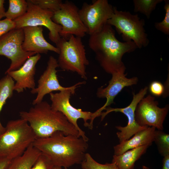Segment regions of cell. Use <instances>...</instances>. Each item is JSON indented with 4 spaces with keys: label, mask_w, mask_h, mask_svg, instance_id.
Returning <instances> with one entry per match:
<instances>
[{
    "label": "cell",
    "mask_w": 169,
    "mask_h": 169,
    "mask_svg": "<svg viewBox=\"0 0 169 169\" xmlns=\"http://www.w3.org/2000/svg\"><path fill=\"white\" fill-rule=\"evenodd\" d=\"M33 144L54 166L64 168L81 164L88 148L87 141L82 137L66 135L60 131L46 137L37 138Z\"/></svg>",
    "instance_id": "6da1fadb"
},
{
    "label": "cell",
    "mask_w": 169,
    "mask_h": 169,
    "mask_svg": "<svg viewBox=\"0 0 169 169\" xmlns=\"http://www.w3.org/2000/svg\"><path fill=\"white\" fill-rule=\"evenodd\" d=\"M88 44L101 66L111 74L125 72L126 68L122 60L123 56L137 48L132 41L123 42L118 40L115 30L107 23L98 32L90 35Z\"/></svg>",
    "instance_id": "7a4b0ae2"
},
{
    "label": "cell",
    "mask_w": 169,
    "mask_h": 169,
    "mask_svg": "<svg viewBox=\"0 0 169 169\" xmlns=\"http://www.w3.org/2000/svg\"><path fill=\"white\" fill-rule=\"evenodd\" d=\"M19 113L21 118L28 122L36 139L49 136L57 131L80 137L78 130L66 117L61 112L53 110L46 101L34 105L28 111Z\"/></svg>",
    "instance_id": "3957f363"
},
{
    "label": "cell",
    "mask_w": 169,
    "mask_h": 169,
    "mask_svg": "<svg viewBox=\"0 0 169 169\" xmlns=\"http://www.w3.org/2000/svg\"><path fill=\"white\" fill-rule=\"evenodd\" d=\"M5 128L0 135V156L11 160L18 157L36 139L28 122L21 118L9 121Z\"/></svg>",
    "instance_id": "277c9868"
},
{
    "label": "cell",
    "mask_w": 169,
    "mask_h": 169,
    "mask_svg": "<svg viewBox=\"0 0 169 169\" xmlns=\"http://www.w3.org/2000/svg\"><path fill=\"white\" fill-rule=\"evenodd\" d=\"M55 44L59 50V67L64 70L76 72L86 79V68L89 61L82 38L73 35L68 39L61 38Z\"/></svg>",
    "instance_id": "5b68a950"
},
{
    "label": "cell",
    "mask_w": 169,
    "mask_h": 169,
    "mask_svg": "<svg viewBox=\"0 0 169 169\" xmlns=\"http://www.w3.org/2000/svg\"><path fill=\"white\" fill-rule=\"evenodd\" d=\"M107 23L114 26L124 42L132 41L140 49L148 46L149 41L144 28L145 21L137 14L119 11L114 7V12Z\"/></svg>",
    "instance_id": "8992f818"
},
{
    "label": "cell",
    "mask_w": 169,
    "mask_h": 169,
    "mask_svg": "<svg viewBox=\"0 0 169 169\" xmlns=\"http://www.w3.org/2000/svg\"><path fill=\"white\" fill-rule=\"evenodd\" d=\"M24 39L22 28L14 29L0 38V55L7 57L11 61L5 74L18 69L28 58L36 54L25 51L23 49L22 45Z\"/></svg>",
    "instance_id": "52a82bcc"
},
{
    "label": "cell",
    "mask_w": 169,
    "mask_h": 169,
    "mask_svg": "<svg viewBox=\"0 0 169 169\" xmlns=\"http://www.w3.org/2000/svg\"><path fill=\"white\" fill-rule=\"evenodd\" d=\"M27 1L28 3L27 12L22 16L13 20L15 24V28L28 26L45 27L49 31V39L56 44L61 38L59 33L62 27L52 20L54 12L42 9L32 3L29 0Z\"/></svg>",
    "instance_id": "ba28073f"
},
{
    "label": "cell",
    "mask_w": 169,
    "mask_h": 169,
    "mask_svg": "<svg viewBox=\"0 0 169 169\" xmlns=\"http://www.w3.org/2000/svg\"><path fill=\"white\" fill-rule=\"evenodd\" d=\"M79 9L72 2L63 3L59 10L54 12L53 21L62 27L59 34L60 37L68 39L72 35L82 38L87 30L79 13Z\"/></svg>",
    "instance_id": "9c48e42d"
},
{
    "label": "cell",
    "mask_w": 169,
    "mask_h": 169,
    "mask_svg": "<svg viewBox=\"0 0 169 169\" xmlns=\"http://www.w3.org/2000/svg\"><path fill=\"white\" fill-rule=\"evenodd\" d=\"M75 90H68L60 91L58 93H51L49 94L50 105L52 109L55 111L62 113L77 129L79 136L85 141L89 140L85 132L79 126L77 120L82 119L84 121V125L89 127V123L88 121L91 120L93 113L90 111H83L80 109H76L70 103V99L71 95H74Z\"/></svg>",
    "instance_id": "30bf717a"
},
{
    "label": "cell",
    "mask_w": 169,
    "mask_h": 169,
    "mask_svg": "<svg viewBox=\"0 0 169 169\" xmlns=\"http://www.w3.org/2000/svg\"><path fill=\"white\" fill-rule=\"evenodd\" d=\"M114 7L107 0H96L91 4L84 3L79 10L81 19L90 35L99 31L112 16Z\"/></svg>",
    "instance_id": "8fae6325"
},
{
    "label": "cell",
    "mask_w": 169,
    "mask_h": 169,
    "mask_svg": "<svg viewBox=\"0 0 169 169\" xmlns=\"http://www.w3.org/2000/svg\"><path fill=\"white\" fill-rule=\"evenodd\" d=\"M158 103L151 95L143 98L137 104L135 111L137 123L143 127H153L163 131V123L169 109L168 105L163 108L158 106Z\"/></svg>",
    "instance_id": "7c38bea8"
},
{
    "label": "cell",
    "mask_w": 169,
    "mask_h": 169,
    "mask_svg": "<svg viewBox=\"0 0 169 169\" xmlns=\"http://www.w3.org/2000/svg\"><path fill=\"white\" fill-rule=\"evenodd\" d=\"M59 67L57 60L54 57L50 56L47 62L46 68L38 79L36 88L31 90L32 94H37L36 98L32 102L33 105L38 104L43 101L44 96L54 91H62L71 90H75L80 85L84 84L85 81L79 82L68 87L62 86L58 80L56 69Z\"/></svg>",
    "instance_id": "4fadbf2b"
},
{
    "label": "cell",
    "mask_w": 169,
    "mask_h": 169,
    "mask_svg": "<svg viewBox=\"0 0 169 169\" xmlns=\"http://www.w3.org/2000/svg\"><path fill=\"white\" fill-rule=\"evenodd\" d=\"M147 87L141 89L139 92L133 94V99L130 104L127 106L123 108H112L106 107L105 112L101 114V120L109 113L112 112H120L125 115L128 119L126 126L122 127L116 126V128L119 131L116 133L120 143L128 140L137 132L146 128L148 127L140 125L136 122L135 118V111L136 106L139 101L146 94Z\"/></svg>",
    "instance_id": "5bb4252c"
},
{
    "label": "cell",
    "mask_w": 169,
    "mask_h": 169,
    "mask_svg": "<svg viewBox=\"0 0 169 169\" xmlns=\"http://www.w3.org/2000/svg\"><path fill=\"white\" fill-rule=\"evenodd\" d=\"M125 72L121 71L113 74L108 86L104 88L101 87L98 89L96 93L97 97L99 98H105L106 101L102 107L93 113L94 118L100 115L103 110L114 103L115 97L124 87L137 83L138 79L137 77L127 78Z\"/></svg>",
    "instance_id": "9a60e30c"
},
{
    "label": "cell",
    "mask_w": 169,
    "mask_h": 169,
    "mask_svg": "<svg viewBox=\"0 0 169 169\" xmlns=\"http://www.w3.org/2000/svg\"><path fill=\"white\" fill-rule=\"evenodd\" d=\"M41 57V55L38 54L31 56L19 69L6 74L8 75L16 81L14 90L20 93L27 89L32 90L35 88L36 65Z\"/></svg>",
    "instance_id": "2e32d148"
},
{
    "label": "cell",
    "mask_w": 169,
    "mask_h": 169,
    "mask_svg": "<svg viewBox=\"0 0 169 169\" xmlns=\"http://www.w3.org/2000/svg\"><path fill=\"white\" fill-rule=\"evenodd\" d=\"M22 28L24 34L22 46L25 51L36 54H47L49 51H52L59 54L58 49L48 43L44 38L42 26H28Z\"/></svg>",
    "instance_id": "e0dca14e"
},
{
    "label": "cell",
    "mask_w": 169,
    "mask_h": 169,
    "mask_svg": "<svg viewBox=\"0 0 169 169\" xmlns=\"http://www.w3.org/2000/svg\"><path fill=\"white\" fill-rule=\"evenodd\" d=\"M156 128L148 127L139 131L132 138L125 141L114 147V155H118L126 151L143 146H151L154 141Z\"/></svg>",
    "instance_id": "ac0fdd59"
},
{
    "label": "cell",
    "mask_w": 169,
    "mask_h": 169,
    "mask_svg": "<svg viewBox=\"0 0 169 169\" xmlns=\"http://www.w3.org/2000/svg\"><path fill=\"white\" fill-rule=\"evenodd\" d=\"M150 146H143L128 150L122 154L113 156L112 162L118 169H133L136 162L146 151Z\"/></svg>",
    "instance_id": "d6986e66"
},
{
    "label": "cell",
    "mask_w": 169,
    "mask_h": 169,
    "mask_svg": "<svg viewBox=\"0 0 169 169\" xmlns=\"http://www.w3.org/2000/svg\"><path fill=\"white\" fill-rule=\"evenodd\" d=\"M41 153L32 144L22 155L12 159L5 169H31Z\"/></svg>",
    "instance_id": "ffe728a7"
},
{
    "label": "cell",
    "mask_w": 169,
    "mask_h": 169,
    "mask_svg": "<svg viewBox=\"0 0 169 169\" xmlns=\"http://www.w3.org/2000/svg\"><path fill=\"white\" fill-rule=\"evenodd\" d=\"M14 84L13 79L8 74L0 79V113L7 100L13 96ZM5 130L0 121V135Z\"/></svg>",
    "instance_id": "44dd1931"
},
{
    "label": "cell",
    "mask_w": 169,
    "mask_h": 169,
    "mask_svg": "<svg viewBox=\"0 0 169 169\" xmlns=\"http://www.w3.org/2000/svg\"><path fill=\"white\" fill-rule=\"evenodd\" d=\"M9 7L6 12V18L13 21L19 18L27 12L28 3L25 0H9Z\"/></svg>",
    "instance_id": "7402d4cb"
},
{
    "label": "cell",
    "mask_w": 169,
    "mask_h": 169,
    "mask_svg": "<svg viewBox=\"0 0 169 169\" xmlns=\"http://www.w3.org/2000/svg\"><path fill=\"white\" fill-rule=\"evenodd\" d=\"M163 0H134L135 12L140 13L144 15L147 19L150 17L152 12L157 5Z\"/></svg>",
    "instance_id": "603a6c76"
},
{
    "label": "cell",
    "mask_w": 169,
    "mask_h": 169,
    "mask_svg": "<svg viewBox=\"0 0 169 169\" xmlns=\"http://www.w3.org/2000/svg\"><path fill=\"white\" fill-rule=\"evenodd\" d=\"M159 153L164 156L169 154V135L163 131L156 130L154 141Z\"/></svg>",
    "instance_id": "cb8c5ba5"
},
{
    "label": "cell",
    "mask_w": 169,
    "mask_h": 169,
    "mask_svg": "<svg viewBox=\"0 0 169 169\" xmlns=\"http://www.w3.org/2000/svg\"><path fill=\"white\" fill-rule=\"evenodd\" d=\"M81 164L83 169H118L116 164L113 162L105 164L98 162L88 153H86L85 159Z\"/></svg>",
    "instance_id": "d4e9b609"
},
{
    "label": "cell",
    "mask_w": 169,
    "mask_h": 169,
    "mask_svg": "<svg viewBox=\"0 0 169 169\" xmlns=\"http://www.w3.org/2000/svg\"><path fill=\"white\" fill-rule=\"evenodd\" d=\"M34 4L45 10L54 12L60 9L63 2L61 0H29Z\"/></svg>",
    "instance_id": "484cf974"
},
{
    "label": "cell",
    "mask_w": 169,
    "mask_h": 169,
    "mask_svg": "<svg viewBox=\"0 0 169 169\" xmlns=\"http://www.w3.org/2000/svg\"><path fill=\"white\" fill-rule=\"evenodd\" d=\"M165 4L164 8L165 11L164 18L160 22L155 23L156 29L167 35L169 34V1L164 0Z\"/></svg>",
    "instance_id": "4316f807"
},
{
    "label": "cell",
    "mask_w": 169,
    "mask_h": 169,
    "mask_svg": "<svg viewBox=\"0 0 169 169\" xmlns=\"http://www.w3.org/2000/svg\"><path fill=\"white\" fill-rule=\"evenodd\" d=\"M54 166L50 160L41 153L31 169H54Z\"/></svg>",
    "instance_id": "83f0119b"
},
{
    "label": "cell",
    "mask_w": 169,
    "mask_h": 169,
    "mask_svg": "<svg viewBox=\"0 0 169 169\" xmlns=\"http://www.w3.org/2000/svg\"><path fill=\"white\" fill-rule=\"evenodd\" d=\"M15 28L13 21L6 18L0 20V38L4 34Z\"/></svg>",
    "instance_id": "f1b7e54d"
},
{
    "label": "cell",
    "mask_w": 169,
    "mask_h": 169,
    "mask_svg": "<svg viewBox=\"0 0 169 169\" xmlns=\"http://www.w3.org/2000/svg\"><path fill=\"white\" fill-rule=\"evenodd\" d=\"M149 90L153 95L160 96L162 95L165 92V88L163 85L160 82L155 81L150 84Z\"/></svg>",
    "instance_id": "f546056e"
},
{
    "label": "cell",
    "mask_w": 169,
    "mask_h": 169,
    "mask_svg": "<svg viewBox=\"0 0 169 169\" xmlns=\"http://www.w3.org/2000/svg\"><path fill=\"white\" fill-rule=\"evenodd\" d=\"M12 160L3 156H0V169H5Z\"/></svg>",
    "instance_id": "4dcf8cb0"
},
{
    "label": "cell",
    "mask_w": 169,
    "mask_h": 169,
    "mask_svg": "<svg viewBox=\"0 0 169 169\" xmlns=\"http://www.w3.org/2000/svg\"><path fill=\"white\" fill-rule=\"evenodd\" d=\"M162 169H169V154L163 156Z\"/></svg>",
    "instance_id": "1f68e13d"
},
{
    "label": "cell",
    "mask_w": 169,
    "mask_h": 169,
    "mask_svg": "<svg viewBox=\"0 0 169 169\" xmlns=\"http://www.w3.org/2000/svg\"><path fill=\"white\" fill-rule=\"evenodd\" d=\"M4 0H0V20L5 17L6 11L4 6Z\"/></svg>",
    "instance_id": "d6a6232c"
},
{
    "label": "cell",
    "mask_w": 169,
    "mask_h": 169,
    "mask_svg": "<svg viewBox=\"0 0 169 169\" xmlns=\"http://www.w3.org/2000/svg\"><path fill=\"white\" fill-rule=\"evenodd\" d=\"M54 169H62V168L58 166H54Z\"/></svg>",
    "instance_id": "836d02e7"
},
{
    "label": "cell",
    "mask_w": 169,
    "mask_h": 169,
    "mask_svg": "<svg viewBox=\"0 0 169 169\" xmlns=\"http://www.w3.org/2000/svg\"><path fill=\"white\" fill-rule=\"evenodd\" d=\"M142 169H150L149 167L146 166H143L142 167Z\"/></svg>",
    "instance_id": "e575fe53"
},
{
    "label": "cell",
    "mask_w": 169,
    "mask_h": 169,
    "mask_svg": "<svg viewBox=\"0 0 169 169\" xmlns=\"http://www.w3.org/2000/svg\"><path fill=\"white\" fill-rule=\"evenodd\" d=\"M64 169H68V168H65Z\"/></svg>",
    "instance_id": "d590c367"
}]
</instances>
